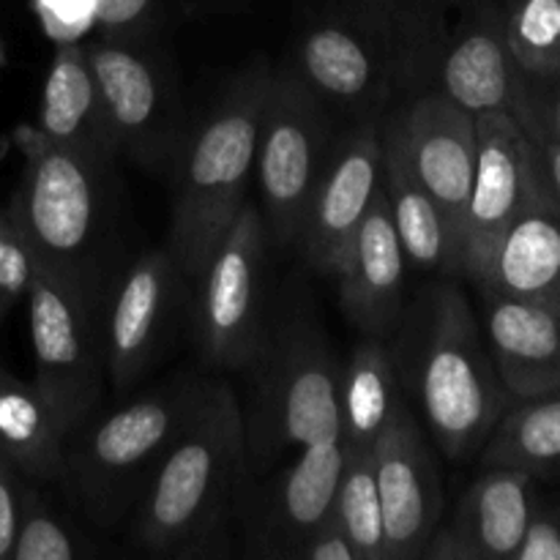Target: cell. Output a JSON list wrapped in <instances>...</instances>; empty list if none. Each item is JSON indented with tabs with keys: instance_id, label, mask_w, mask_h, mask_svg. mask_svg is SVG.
I'll return each mask as SVG.
<instances>
[{
	"instance_id": "35",
	"label": "cell",
	"mask_w": 560,
	"mask_h": 560,
	"mask_svg": "<svg viewBox=\"0 0 560 560\" xmlns=\"http://www.w3.org/2000/svg\"><path fill=\"white\" fill-rule=\"evenodd\" d=\"M512 560H560V509L534 503Z\"/></svg>"
},
{
	"instance_id": "38",
	"label": "cell",
	"mask_w": 560,
	"mask_h": 560,
	"mask_svg": "<svg viewBox=\"0 0 560 560\" xmlns=\"http://www.w3.org/2000/svg\"><path fill=\"white\" fill-rule=\"evenodd\" d=\"M534 140V137H530ZM536 151H539V162H541V173H545L547 189H550L552 200L560 206V142L556 140H534Z\"/></svg>"
},
{
	"instance_id": "1",
	"label": "cell",
	"mask_w": 560,
	"mask_h": 560,
	"mask_svg": "<svg viewBox=\"0 0 560 560\" xmlns=\"http://www.w3.org/2000/svg\"><path fill=\"white\" fill-rule=\"evenodd\" d=\"M255 474L244 410L224 381L206 392L129 517V545L156 558L230 556Z\"/></svg>"
},
{
	"instance_id": "36",
	"label": "cell",
	"mask_w": 560,
	"mask_h": 560,
	"mask_svg": "<svg viewBox=\"0 0 560 560\" xmlns=\"http://www.w3.org/2000/svg\"><path fill=\"white\" fill-rule=\"evenodd\" d=\"M290 560H359V558H355L353 547H350L348 536L342 534V528L328 517L326 523L317 525L315 530H310V534L299 541V547H295Z\"/></svg>"
},
{
	"instance_id": "15",
	"label": "cell",
	"mask_w": 560,
	"mask_h": 560,
	"mask_svg": "<svg viewBox=\"0 0 560 560\" xmlns=\"http://www.w3.org/2000/svg\"><path fill=\"white\" fill-rule=\"evenodd\" d=\"M476 135V175L459 252V277L470 284L479 282L492 249L520 211L541 197H552L541 173L539 151L512 113H479Z\"/></svg>"
},
{
	"instance_id": "32",
	"label": "cell",
	"mask_w": 560,
	"mask_h": 560,
	"mask_svg": "<svg viewBox=\"0 0 560 560\" xmlns=\"http://www.w3.org/2000/svg\"><path fill=\"white\" fill-rule=\"evenodd\" d=\"M42 271L25 233L11 217L9 208H0V326L11 312L25 304L33 279Z\"/></svg>"
},
{
	"instance_id": "33",
	"label": "cell",
	"mask_w": 560,
	"mask_h": 560,
	"mask_svg": "<svg viewBox=\"0 0 560 560\" xmlns=\"http://www.w3.org/2000/svg\"><path fill=\"white\" fill-rule=\"evenodd\" d=\"M512 115L534 140L560 142V69L541 74L520 69Z\"/></svg>"
},
{
	"instance_id": "14",
	"label": "cell",
	"mask_w": 560,
	"mask_h": 560,
	"mask_svg": "<svg viewBox=\"0 0 560 560\" xmlns=\"http://www.w3.org/2000/svg\"><path fill=\"white\" fill-rule=\"evenodd\" d=\"M377 129L383 140L397 148L410 173L438 202L457 252H463L465 217L479 151L476 113L443 93H413L383 109Z\"/></svg>"
},
{
	"instance_id": "23",
	"label": "cell",
	"mask_w": 560,
	"mask_h": 560,
	"mask_svg": "<svg viewBox=\"0 0 560 560\" xmlns=\"http://www.w3.org/2000/svg\"><path fill=\"white\" fill-rule=\"evenodd\" d=\"M36 131L49 145L120 162L82 42L55 44L52 63L44 80Z\"/></svg>"
},
{
	"instance_id": "7",
	"label": "cell",
	"mask_w": 560,
	"mask_h": 560,
	"mask_svg": "<svg viewBox=\"0 0 560 560\" xmlns=\"http://www.w3.org/2000/svg\"><path fill=\"white\" fill-rule=\"evenodd\" d=\"M244 410L252 474L279 454L339 438V372L326 331L306 310L271 317L266 342L249 366Z\"/></svg>"
},
{
	"instance_id": "29",
	"label": "cell",
	"mask_w": 560,
	"mask_h": 560,
	"mask_svg": "<svg viewBox=\"0 0 560 560\" xmlns=\"http://www.w3.org/2000/svg\"><path fill=\"white\" fill-rule=\"evenodd\" d=\"M246 0H98L96 36L167 38L189 22L233 14Z\"/></svg>"
},
{
	"instance_id": "9",
	"label": "cell",
	"mask_w": 560,
	"mask_h": 560,
	"mask_svg": "<svg viewBox=\"0 0 560 560\" xmlns=\"http://www.w3.org/2000/svg\"><path fill=\"white\" fill-rule=\"evenodd\" d=\"M271 238L255 200L246 202L202 268L189 306V331L213 370L244 372L271 326Z\"/></svg>"
},
{
	"instance_id": "12",
	"label": "cell",
	"mask_w": 560,
	"mask_h": 560,
	"mask_svg": "<svg viewBox=\"0 0 560 560\" xmlns=\"http://www.w3.org/2000/svg\"><path fill=\"white\" fill-rule=\"evenodd\" d=\"M191 282L167 244L140 252L104 304L107 392L124 399L151 375L189 323Z\"/></svg>"
},
{
	"instance_id": "5",
	"label": "cell",
	"mask_w": 560,
	"mask_h": 560,
	"mask_svg": "<svg viewBox=\"0 0 560 560\" xmlns=\"http://www.w3.org/2000/svg\"><path fill=\"white\" fill-rule=\"evenodd\" d=\"M208 377L178 372L115 408L98 405L66 438L58 485L69 506L96 530L129 523L164 454L195 413Z\"/></svg>"
},
{
	"instance_id": "22",
	"label": "cell",
	"mask_w": 560,
	"mask_h": 560,
	"mask_svg": "<svg viewBox=\"0 0 560 560\" xmlns=\"http://www.w3.org/2000/svg\"><path fill=\"white\" fill-rule=\"evenodd\" d=\"M474 288L560 312V206L552 197L520 211Z\"/></svg>"
},
{
	"instance_id": "8",
	"label": "cell",
	"mask_w": 560,
	"mask_h": 560,
	"mask_svg": "<svg viewBox=\"0 0 560 560\" xmlns=\"http://www.w3.org/2000/svg\"><path fill=\"white\" fill-rule=\"evenodd\" d=\"M290 69L355 120L397 102V0H334L295 38Z\"/></svg>"
},
{
	"instance_id": "25",
	"label": "cell",
	"mask_w": 560,
	"mask_h": 560,
	"mask_svg": "<svg viewBox=\"0 0 560 560\" xmlns=\"http://www.w3.org/2000/svg\"><path fill=\"white\" fill-rule=\"evenodd\" d=\"M381 191L410 268L459 279V252L430 191L419 184L397 148L381 137Z\"/></svg>"
},
{
	"instance_id": "31",
	"label": "cell",
	"mask_w": 560,
	"mask_h": 560,
	"mask_svg": "<svg viewBox=\"0 0 560 560\" xmlns=\"http://www.w3.org/2000/svg\"><path fill=\"white\" fill-rule=\"evenodd\" d=\"M506 42L523 71H558L560 0H512L506 5Z\"/></svg>"
},
{
	"instance_id": "20",
	"label": "cell",
	"mask_w": 560,
	"mask_h": 560,
	"mask_svg": "<svg viewBox=\"0 0 560 560\" xmlns=\"http://www.w3.org/2000/svg\"><path fill=\"white\" fill-rule=\"evenodd\" d=\"M408 257L394 230L386 195H377L355 233L339 282V304L364 337L392 339L408 310Z\"/></svg>"
},
{
	"instance_id": "21",
	"label": "cell",
	"mask_w": 560,
	"mask_h": 560,
	"mask_svg": "<svg viewBox=\"0 0 560 560\" xmlns=\"http://www.w3.org/2000/svg\"><path fill=\"white\" fill-rule=\"evenodd\" d=\"M479 299L481 328L509 397L560 392V312L485 290Z\"/></svg>"
},
{
	"instance_id": "10",
	"label": "cell",
	"mask_w": 560,
	"mask_h": 560,
	"mask_svg": "<svg viewBox=\"0 0 560 560\" xmlns=\"http://www.w3.org/2000/svg\"><path fill=\"white\" fill-rule=\"evenodd\" d=\"M82 44L120 162L170 173L189 118L164 38L96 36Z\"/></svg>"
},
{
	"instance_id": "34",
	"label": "cell",
	"mask_w": 560,
	"mask_h": 560,
	"mask_svg": "<svg viewBox=\"0 0 560 560\" xmlns=\"http://www.w3.org/2000/svg\"><path fill=\"white\" fill-rule=\"evenodd\" d=\"M33 11L52 44L85 42L96 31L98 0H33Z\"/></svg>"
},
{
	"instance_id": "30",
	"label": "cell",
	"mask_w": 560,
	"mask_h": 560,
	"mask_svg": "<svg viewBox=\"0 0 560 560\" xmlns=\"http://www.w3.org/2000/svg\"><path fill=\"white\" fill-rule=\"evenodd\" d=\"M96 556L91 536L25 479L11 560H80Z\"/></svg>"
},
{
	"instance_id": "24",
	"label": "cell",
	"mask_w": 560,
	"mask_h": 560,
	"mask_svg": "<svg viewBox=\"0 0 560 560\" xmlns=\"http://www.w3.org/2000/svg\"><path fill=\"white\" fill-rule=\"evenodd\" d=\"M71 427L52 399L0 364V454L33 485H58Z\"/></svg>"
},
{
	"instance_id": "3",
	"label": "cell",
	"mask_w": 560,
	"mask_h": 560,
	"mask_svg": "<svg viewBox=\"0 0 560 560\" xmlns=\"http://www.w3.org/2000/svg\"><path fill=\"white\" fill-rule=\"evenodd\" d=\"M392 353L405 399L430 441L448 459L476 457L512 397L457 279H432L408 301Z\"/></svg>"
},
{
	"instance_id": "16",
	"label": "cell",
	"mask_w": 560,
	"mask_h": 560,
	"mask_svg": "<svg viewBox=\"0 0 560 560\" xmlns=\"http://www.w3.org/2000/svg\"><path fill=\"white\" fill-rule=\"evenodd\" d=\"M342 463V438H326L299 448L262 485L252 481L238 520L244 556L290 560L299 541L331 517Z\"/></svg>"
},
{
	"instance_id": "18",
	"label": "cell",
	"mask_w": 560,
	"mask_h": 560,
	"mask_svg": "<svg viewBox=\"0 0 560 560\" xmlns=\"http://www.w3.org/2000/svg\"><path fill=\"white\" fill-rule=\"evenodd\" d=\"M386 525V560L421 558L443 520V481L430 432L408 402L372 446Z\"/></svg>"
},
{
	"instance_id": "2",
	"label": "cell",
	"mask_w": 560,
	"mask_h": 560,
	"mask_svg": "<svg viewBox=\"0 0 560 560\" xmlns=\"http://www.w3.org/2000/svg\"><path fill=\"white\" fill-rule=\"evenodd\" d=\"M11 217L25 233L38 268L104 312L129 255V208L115 159L49 145L27 148Z\"/></svg>"
},
{
	"instance_id": "26",
	"label": "cell",
	"mask_w": 560,
	"mask_h": 560,
	"mask_svg": "<svg viewBox=\"0 0 560 560\" xmlns=\"http://www.w3.org/2000/svg\"><path fill=\"white\" fill-rule=\"evenodd\" d=\"M408 402L399 386L392 339L364 337L342 361L339 372V438L345 448H372Z\"/></svg>"
},
{
	"instance_id": "19",
	"label": "cell",
	"mask_w": 560,
	"mask_h": 560,
	"mask_svg": "<svg viewBox=\"0 0 560 560\" xmlns=\"http://www.w3.org/2000/svg\"><path fill=\"white\" fill-rule=\"evenodd\" d=\"M534 503V476L509 465H481L459 495L454 517L432 530L421 558L512 560Z\"/></svg>"
},
{
	"instance_id": "4",
	"label": "cell",
	"mask_w": 560,
	"mask_h": 560,
	"mask_svg": "<svg viewBox=\"0 0 560 560\" xmlns=\"http://www.w3.org/2000/svg\"><path fill=\"white\" fill-rule=\"evenodd\" d=\"M271 63L255 60L224 85L211 107L189 124L173 167L167 249L195 290L202 268L241 208L255 180L257 131L266 102Z\"/></svg>"
},
{
	"instance_id": "39",
	"label": "cell",
	"mask_w": 560,
	"mask_h": 560,
	"mask_svg": "<svg viewBox=\"0 0 560 560\" xmlns=\"http://www.w3.org/2000/svg\"><path fill=\"white\" fill-rule=\"evenodd\" d=\"M5 60H9V58H5V44H3V36H0V69L5 66Z\"/></svg>"
},
{
	"instance_id": "13",
	"label": "cell",
	"mask_w": 560,
	"mask_h": 560,
	"mask_svg": "<svg viewBox=\"0 0 560 560\" xmlns=\"http://www.w3.org/2000/svg\"><path fill=\"white\" fill-rule=\"evenodd\" d=\"M33 381L74 427L104 405L107 355L98 306L38 271L27 290Z\"/></svg>"
},
{
	"instance_id": "6",
	"label": "cell",
	"mask_w": 560,
	"mask_h": 560,
	"mask_svg": "<svg viewBox=\"0 0 560 560\" xmlns=\"http://www.w3.org/2000/svg\"><path fill=\"white\" fill-rule=\"evenodd\" d=\"M520 66L495 0H397V98L443 93L470 113H512Z\"/></svg>"
},
{
	"instance_id": "37",
	"label": "cell",
	"mask_w": 560,
	"mask_h": 560,
	"mask_svg": "<svg viewBox=\"0 0 560 560\" xmlns=\"http://www.w3.org/2000/svg\"><path fill=\"white\" fill-rule=\"evenodd\" d=\"M22 479L14 465L0 454V560H11V547L16 536V517H20Z\"/></svg>"
},
{
	"instance_id": "28",
	"label": "cell",
	"mask_w": 560,
	"mask_h": 560,
	"mask_svg": "<svg viewBox=\"0 0 560 560\" xmlns=\"http://www.w3.org/2000/svg\"><path fill=\"white\" fill-rule=\"evenodd\" d=\"M331 520L348 536L355 558L386 560V525H383V503L377 492L372 448H345Z\"/></svg>"
},
{
	"instance_id": "17",
	"label": "cell",
	"mask_w": 560,
	"mask_h": 560,
	"mask_svg": "<svg viewBox=\"0 0 560 560\" xmlns=\"http://www.w3.org/2000/svg\"><path fill=\"white\" fill-rule=\"evenodd\" d=\"M381 184V129L377 118L355 120L337 137L328 167L312 195L293 246L320 277L337 279L355 233Z\"/></svg>"
},
{
	"instance_id": "27",
	"label": "cell",
	"mask_w": 560,
	"mask_h": 560,
	"mask_svg": "<svg viewBox=\"0 0 560 560\" xmlns=\"http://www.w3.org/2000/svg\"><path fill=\"white\" fill-rule=\"evenodd\" d=\"M481 465H509L536 479L560 468V392L512 399L479 452Z\"/></svg>"
},
{
	"instance_id": "11",
	"label": "cell",
	"mask_w": 560,
	"mask_h": 560,
	"mask_svg": "<svg viewBox=\"0 0 560 560\" xmlns=\"http://www.w3.org/2000/svg\"><path fill=\"white\" fill-rule=\"evenodd\" d=\"M337 135L326 104L290 66L271 69L260 131L255 180L257 208L273 249L293 246L312 195L328 167Z\"/></svg>"
}]
</instances>
